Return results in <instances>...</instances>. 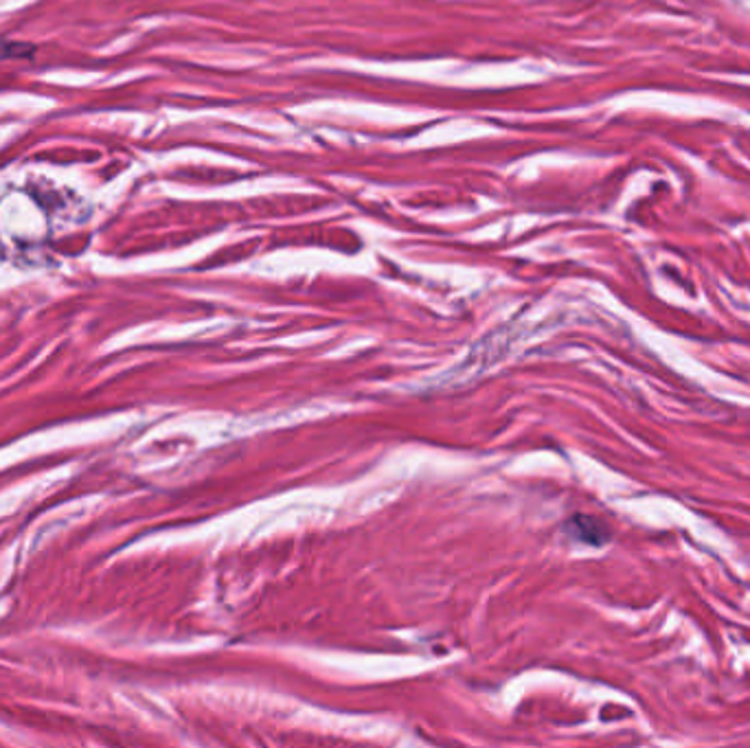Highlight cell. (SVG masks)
I'll return each instance as SVG.
<instances>
[{"label":"cell","mask_w":750,"mask_h":748,"mask_svg":"<svg viewBox=\"0 0 750 748\" xmlns=\"http://www.w3.org/2000/svg\"><path fill=\"white\" fill-rule=\"evenodd\" d=\"M32 54H36V47H32V45H16L10 40H0V60L32 58Z\"/></svg>","instance_id":"obj_1"}]
</instances>
